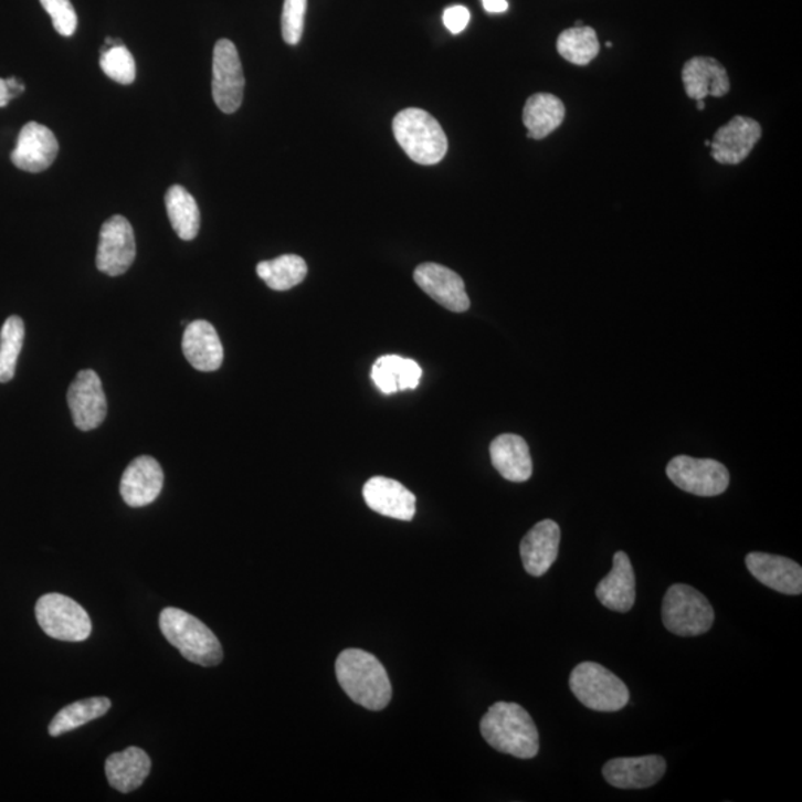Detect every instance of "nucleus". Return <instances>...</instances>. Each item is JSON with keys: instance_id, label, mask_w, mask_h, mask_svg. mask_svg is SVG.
<instances>
[{"instance_id": "1", "label": "nucleus", "mask_w": 802, "mask_h": 802, "mask_svg": "<svg viewBox=\"0 0 802 802\" xmlns=\"http://www.w3.org/2000/svg\"><path fill=\"white\" fill-rule=\"evenodd\" d=\"M335 671L340 687L357 705L372 711L390 705V676L373 654L357 648L345 650L336 659Z\"/></svg>"}, {"instance_id": "2", "label": "nucleus", "mask_w": 802, "mask_h": 802, "mask_svg": "<svg viewBox=\"0 0 802 802\" xmlns=\"http://www.w3.org/2000/svg\"><path fill=\"white\" fill-rule=\"evenodd\" d=\"M483 739L495 750L520 760H532L540 752V736L528 711L517 703L498 701L481 721Z\"/></svg>"}, {"instance_id": "3", "label": "nucleus", "mask_w": 802, "mask_h": 802, "mask_svg": "<svg viewBox=\"0 0 802 802\" xmlns=\"http://www.w3.org/2000/svg\"><path fill=\"white\" fill-rule=\"evenodd\" d=\"M163 637L191 663L202 667L218 666L223 659V648L218 636L209 627L179 608H166L159 615Z\"/></svg>"}, {"instance_id": "4", "label": "nucleus", "mask_w": 802, "mask_h": 802, "mask_svg": "<svg viewBox=\"0 0 802 802\" xmlns=\"http://www.w3.org/2000/svg\"><path fill=\"white\" fill-rule=\"evenodd\" d=\"M395 140L408 157L421 166H434L447 152V137L442 125L429 112L404 109L392 120Z\"/></svg>"}, {"instance_id": "5", "label": "nucleus", "mask_w": 802, "mask_h": 802, "mask_svg": "<svg viewBox=\"0 0 802 802\" xmlns=\"http://www.w3.org/2000/svg\"><path fill=\"white\" fill-rule=\"evenodd\" d=\"M569 687L581 705L597 711H619L631 701L627 685L593 662L580 663L573 668Z\"/></svg>"}, {"instance_id": "6", "label": "nucleus", "mask_w": 802, "mask_h": 802, "mask_svg": "<svg viewBox=\"0 0 802 802\" xmlns=\"http://www.w3.org/2000/svg\"><path fill=\"white\" fill-rule=\"evenodd\" d=\"M664 627L678 636L705 635L714 626L715 611L705 594L687 584H674L663 599Z\"/></svg>"}, {"instance_id": "7", "label": "nucleus", "mask_w": 802, "mask_h": 802, "mask_svg": "<svg viewBox=\"0 0 802 802\" xmlns=\"http://www.w3.org/2000/svg\"><path fill=\"white\" fill-rule=\"evenodd\" d=\"M34 612L39 626L54 640L82 642L92 635L93 624L88 612L64 594H45L39 599Z\"/></svg>"}, {"instance_id": "8", "label": "nucleus", "mask_w": 802, "mask_h": 802, "mask_svg": "<svg viewBox=\"0 0 802 802\" xmlns=\"http://www.w3.org/2000/svg\"><path fill=\"white\" fill-rule=\"evenodd\" d=\"M667 477L675 486L697 497H718L730 485L726 465L715 460H696L679 455L668 463Z\"/></svg>"}, {"instance_id": "9", "label": "nucleus", "mask_w": 802, "mask_h": 802, "mask_svg": "<svg viewBox=\"0 0 802 802\" xmlns=\"http://www.w3.org/2000/svg\"><path fill=\"white\" fill-rule=\"evenodd\" d=\"M244 72L239 51L230 39H220L213 53V98L223 114H235L244 98Z\"/></svg>"}, {"instance_id": "10", "label": "nucleus", "mask_w": 802, "mask_h": 802, "mask_svg": "<svg viewBox=\"0 0 802 802\" xmlns=\"http://www.w3.org/2000/svg\"><path fill=\"white\" fill-rule=\"evenodd\" d=\"M136 252V236L131 223L124 215H114L106 220L97 249L98 271L110 277H118L133 265Z\"/></svg>"}, {"instance_id": "11", "label": "nucleus", "mask_w": 802, "mask_h": 802, "mask_svg": "<svg viewBox=\"0 0 802 802\" xmlns=\"http://www.w3.org/2000/svg\"><path fill=\"white\" fill-rule=\"evenodd\" d=\"M67 403L73 422L82 431L96 430L107 415V401L98 374L94 370H82L68 387Z\"/></svg>"}, {"instance_id": "12", "label": "nucleus", "mask_w": 802, "mask_h": 802, "mask_svg": "<svg viewBox=\"0 0 802 802\" xmlns=\"http://www.w3.org/2000/svg\"><path fill=\"white\" fill-rule=\"evenodd\" d=\"M761 136L762 128L757 120L736 116L715 134L710 141L711 158L724 166H737L749 157Z\"/></svg>"}, {"instance_id": "13", "label": "nucleus", "mask_w": 802, "mask_h": 802, "mask_svg": "<svg viewBox=\"0 0 802 802\" xmlns=\"http://www.w3.org/2000/svg\"><path fill=\"white\" fill-rule=\"evenodd\" d=\"M59 155V141L45 125L28 123L21 128L11 161L20 170L42 172L53 166Z\"/></svg>"}, {"instance_id": "14", "label": "nucleus", "mask_w": 802, "mask_h": 802, "mask_svg": "<svg viewBox=\"0 0 802 802\" xmlns=\"http://www.w3.org/2000/svg\"><path fill=\"white\" fill-rule=\"evenodd\" d=\"M413 278L418 286L452 313H465L469 308V299L465 292L464 279L450 267L439 263H422L415 270Z\"/></svg>"}, {"instance_id": "15", "label": "nucleus", "mask_w": 802, "mask_h": 802, "mask_svg": "<svg viewBox=\"0 0 802 802\" xmlns=\"http://www.w3.org/2000/svg\"><path fill=\"white\" fill-rule=\"evenodd\" d=\"M666 760L659 754L637 758H615L603 766L602 774L611 787L646 789L654 787L666 773Z\"/></svg>"}, {"instance_id": "16", "label": "nucleus", "mask_w": 802, "mask_h": 802, "mask_svg": "<svg viewBox=\"0 0 802 802\" xmlns=\"http://www.w3.org/2000/svg\"><path fill=\"white\" fill-rule=\"evenodd\" d=\"M163 472L152 456H139L128 465L120 478V495L129 507L149 506L161 494Z\"/></svg>"}, {"instance_id": "17", "label": "nucleus", "mask_w": 802, "mask_h": 802, "mask_svg": "<svg viewBox=\"0 0 802 802\" xmlns=\"http://www.w3.org/2000/svg\"><path fill=\"white\" fill-rule=\"evenodd\" d=\"M363 497L370 510L391 519L411 521L416 513V497L392 478L377 476L366 482Z\"/></svg>"}, {"instance_id": "18", "label": "nucleus", "mask_w": 802, "mask_h": 802, "mask_svg": "<svg viewBox=\"0 0 802 802\" xmlns=\"http://www.w3.org/2000/svg\"><path fill=\"white\" fill-rule=\"evenodd\" d=\"M746 567L761 584L789 597L802 592V568L792 559L753 551L746 556Z\"/></svg>"}, {"instance_id": "19", "label": "nucleus", "mask_w": 802, "mask_h": 802, "mask_svg": "<svg viewBox=\"0 0 802 802\" xmlns=\"http://www.w3.org/2000/svg\"><path fill=\"white\" fill-rule=\"evenodd\" d=\"M560 528L555 520L546 519L534 526L520 542V558L525 571L542 577L559 555Z\"/></svg>"}, {"instance_id": "20", "label": "nucleus", "mask_w": 802, "mask_h": 802, "mask_svg": "<svg viewBox=\"0 0 802 802\" xmlns=\"http://www.w3.org/2000/svg\"><path fill=\"white\" fill-rule=\"evenodd\" d=\"M612 562V571L598 584L597 598L608 610L629 612L636 601L635 571L624 551H616Z\"/></svg>"}, {"instance_id": "21", "label": "nucleus", "mask_w": 802, "mask_h": 802, "mask_svg": "<svg viewBox=\"0 0 802 802\" xmlns=\"http://www.w3.org/2000/svg\"><path fill=\"white\" fill-rule=\"evenodd\" d=\"M183 353L193 369L214 372L223 363V345L209 321H192L183 334Z\"/></svg>"}, {"instance_id": "22", "label": "nucleus", "mask_w": 802, "mask_h": 802, "mask_svg": "<svg viewBox=\"0 0 802 802\" xmlns=\"http://www.w3.org/2000/svg\"><path fill=\"white\" fill-rule=\"evenodd\" d=\"M683 81L685 93L694 101H705L707 96L724 97L730 92L726 68L710 57H694L685 63Z\"/></svg>"}, {"instance_id": "23", "label": "nucleus", "mask_w": 802, "mask_h": 802, "mask_svg": "<svg viewBox=\"0 0 802 802\" xmlns=\"http://www.w3.org/2000/svg\"><path fill=\"white\" fill-rule=\"evenodd\" d=\"M490 461L506 481L521 483L532 476L528 443L520 435L502 434L490 443Z\"/></svg>"}, {"instance_id": "24", "label": "nucleus", "mask_w": 802, "mask_h": 802, "mask_svg": "<svg viewBox=\"0 0 802 802\" xmlns=\"http://www.w3.org/2000/svg\"><path fill=\"white\" fill-rule=\"evenodd\" d=\"M150 769H152V761H150L149 754L136 746L110 754L105 766L110 787L123 793L139 789L148 779Z\"/></svg>"}, {"instance_id": "25", "label": "nucleus", "mask_w": 802, "mask_h": 802, "mask_svg": "<svg viewBox=\"0 0 802 802\" xmlns=\"http://www.w3.org/2000/svg\"><path fill=\"white\" fill-rule=\"evenodd\" d=\"M422 369L416 361L400 356H383L374 361L372 379L383 394L415 390L420 386Z\"/></svg>"}, {"instance_id": "26", "label": "nucleus", "mask_w": 802, "mask_h": 802, "mask_svg": "<svg viewBox=\"0 0 802 802\" xmlns=\"http://www.w3.org/2000/svg\"><path fill=\"white\" fill-rule=\"evenodd\" d=\"M564 105L553 94L538 93L528 98L524 109V124L529 139L542 140L562 125Z\"/></svg>"}, {"instance_id": "27", "label": "nucleus", "mask_w": 802, "mask_h": 802, "mask_svg": "<svg viewBox=\"0 0 802 802\" xmlns=\"http://www.w3.org/2000/svg\"><path fill=\"white\" fill-rule=\"evenodd\" d=\"M166 207L172 230L179 239L192 241L200 232L201 214L196 198L183 187L175 184L166 193Z\"/></svg>"}, {"instance_id": "28", "label": "nucleus", "mask_w": 802, "mask_h": 802, "mask_svg": "<svg viewBox=\"0 0 802 802\" xmlns=\"http://www.w3.org/2000/svg\"><path fill=\"white\" fill-rule=\"evenodd\" d=\"M258 277L275 292H287L299 286L308 275V266L296 254H284L274 261H263L256 267Z\"/></svg>"}, {"instance_id": "29", "label": "nucleus", "mask_w": 802, "mask_h": 802, "mask_svg": "<svg viewBox=\"0 0 802 802\" xmlns=\"http://www.w3.org/2000/svg\"><path fill=\"white\" fill-rule=\"evenodd\" d=\"M112 707V701L107 697H92L86 700L72 703L60 710L50 724V735L59 737L72 730H76L85 724L94 721V719L105 717Z\"/></svg>"}, {"instance_id": "30", "label": "nucleus", "mask_w": 802, "mask_h": 802, "mask_svg": "<svg viewBox=\"0 0 802 802\" xmlns=\"http://www.w3.org/2000/svg\"><path fill=\"white\" fill-rule=\"evenodd\" d=\"M556 46H558L559 54L576 66H588L598 57L599 50H601L598 34L589 25L564 30L560 33Z\"/></svg>"}, {"instance_id": "31", "label": "nucleus", "mask_w": 802, "mask_h": 802, "mask_svg": "<svg viewBox=\"0 0 802 802\" xmlns=\"http://www.w3.org/2000/svg\"><path fill=\"white\" fill-rule=\"evenodd\" d=\"M24 335V323L17 316L8 318L0 330V382L2 383L10 382L14 378Z\"/></svg>"}, {"instance_id": "32", "label": "nucleus", "mask_w": 802, "mask_h": 802, "mask_svg": "<svg viewBox=\"0 0 802 802\" xmlns=\"http://www.w3.org/2000/svg\"><path fill=\"white\" fill-rule=\"evenodd\" d=\"M101 67L106 76L118 84L129 85L136 80V62L125 45L102 51Z\"/></svg>"}, {"instance_id": "33", "label": "nucleus", "mask_w": 802, "mask_h": 802, "mask_svg": "<svg viewBox=\"0 0 802 802\" xmlns=\"http://www.w3.org/2000/svg\"><path fill=\"white\" fill-rule=\"evenodd\" d=\"M308 0H284L282 15L283 39L288 45L300 42L305 28V14Z\"/></svg>"}, {"instance_id": "34", "label": "nucleus", "mask_w": 802, "mask_h": 802, "mask_svg": "<svg viewBox=\"0 0 802 802\" xmlns=\"http://www.w3.org/2000/svg\"><path fill=\"white\" fill-rule=\"evenodd\" d=\"M43 10L49 12L54 29L62 36H72L76 32L77 15L71 0H41Z\"/></svg>"}, {"instance_id": "35", "label": "nucleus", "mask_w": 802, "mask_h": 802, "mask_svg": "<svg viewBox=\"0 0 802 802\" xmlns=\"http://www.w3.org/2000/svg\"><path fill=\"white\" fill-rule=\"evenodd\" d=\"M469 19H472V14L463 6L450 7L443 12V23L452 34L464 32L469 23Z\"/></svg>"}, {"instance_id": "36", "label": "nucleus", "mask_w": 802, "mask_h": 802, "mask_svg": "<svg viewBox=\"0 0 802 802\" xmlns=\"http://www.w3.org/2000/svg\"><path fill=\"white\" fill-rule=\"evenodd\" d=\"M482 2L483 8H485V11L489 12V14H503V12L508 10L507 0H482Z\"/></svg>"}, {"instance_id": "37", "label": "nucleus", "mask_w": 802, "mask_h": 802, "mask_svg": "<svg viewBox=\"0 0 802 802\" xmlns=\"http://www.w3.org/2000/svg\"><path fill=\"white\" fill-rule=\"evenodd\" d=\"M12 94L8 88L7 81L0 77V107H7L12 101Z\"/></svg>"}, {"instance_id": "38", "label": "nucleus", "mask_w": 802, "mask_h": 802, "mask_svg": "<svg viewBox=\"0 0 802 802\" xmlns=\"http://www.w3.org/2000/svg\"><path fill=\"white\" fill-rule=\"evenodd\" d=\"M696 102H697V109L698 110L705 109V107H706L705 101H696Z\"/></svg>"}, {"instance_id": "39", "label": "nucleus", "mask_w": 802, "mask_h": 802, "mask_svg": "<svg viewBox=\"0 0 802 802\" xmlns=\"http://www.w3.org/2000/svg\"><path fill=\"white\" fill-rule=\"evenodd\" d=\"M581 25H583V21L578 20L573 28H581Z\"/></svg>"}, {"instance_id": "40", "label": "nucleus", "mask_w": 802, "mask_h": 802, "mask_svg": "<svg viewBox=\"0 0 802 802\" xmlns=\"http://www.w3.org/2000/svg\"><path fill=\"white\" fill-rule=\"evenodd\" d=\"M606 49H612V42L606 43Z\"/></svg>"}]
</instances>
